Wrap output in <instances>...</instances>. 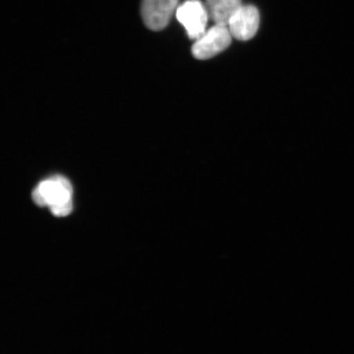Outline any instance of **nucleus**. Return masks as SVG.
I'll use <instances>...</instances> for the list:
<instances>
[{"label":"nucleus","instance_id":"f257e3e1","mask_svg":"<svg viewBox=\"0 0 354 354\" xmlns=\"http://www.w3.org/2000/svg\"><path fill=\"white\" fill-rule=\"evenodd\" d=\"M32 198L37 205L50 207L57 216H68L73 211V187L64 176H53L41 181L33 190Z\"/></svg>","mask_w":354,"mask_h":354},{"label":"nucleus","instance_id":"f03ea898","mask_svg":"<svg viewBox=\"0 0 354 354\" xmlns=\"http://www.w3.org/2000/svg\"><path fill=\"white\" fill-rule=\"evenodd\" d=\"M232 39L228 26L214 24L194 42L192 54L199 60L212 59L227 50L232 43Z\"/></svg>","mask_w":354,"mask_h":354},{"label":"nucleus","instance_id":"7ed1b4c3","mask_svg":"<svg viewBox=\"0 0 354 354\" xmlns=\"http://www.w3.org/2000/svg\"><path fill=\"white\" fill-rule=\"evenodd\" d=\"M177 20L184 26L189 38L196 41L207 30L209 19L205 4L199 0H187L177 8Z\"/></svg>","mask_w":354,"mask_h":354},{"label":"nucleus","instance_id":"20e7f679","mask_svg":"<svg viewBox=\"0 0 354 354\" xmlns=\"http://www.w3.org/2000/svg\"><path fill=\"white\" fill-rule=\"evenodd\" d=\"M178 6V0H142L141 15L148 28L161 30L169 24Z\"/></svg>","mask_w":354,"mask_h":354},{"label":"nucleus","instance_id":"39448f33","mask_svg":"<svg viewBox=\"0 0 354 354\" xmlns=\"http://www.w3.org/2000/svg\"><path fill=\"white\" fill-rule=\"evenodd\" d=\"M260 15L254 6H242L229 21L228 28L232 37L239 41H249L258 32Z\"/></svg>","mask_w":354,"mask_h":354},{"label":"nucleus","instance_id":"423d86ee","mask_svg":"<svg viewBox=\"0 0 354 354\" xmlns=\"http://www.w3.org/2000/svg\"><path fill=\"white\" fill-rule=\"evenodd\" d=\"M242 6L241 0H206L205 3L209 19L214 24L227 26Z\"/></svg>","mask_w":354,"mask_h":354}]
</instances>
